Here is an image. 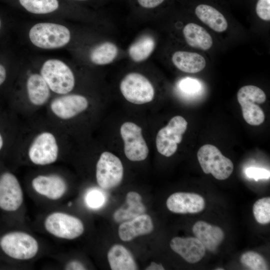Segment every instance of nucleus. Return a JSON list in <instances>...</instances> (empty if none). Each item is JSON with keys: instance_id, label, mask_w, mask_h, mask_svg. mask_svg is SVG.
I'll return each mask as SVG.
<instances>
[{"instance_id": "obj_1", "label": "nucleus", "mask_w": 270, "mask_h": 270, "mask_svg": "<svg viewBox=\"0 0 270 270\" xmlns=\"http://www.w3.org/2000/svg\"><path fill=\"white\" fill-rule=\"evenodd\" d=\"M31 44L43 50L60 49L70 45L74 38L72 30L66 25L51 22L34 24L28 32Z\"/></svg>"}, {"instance_id": "obj_2", "label": "nucleus", "mask_w": 270, "mask_h": 270, "mask_svg": "<svg viewBox=\"0 0 270 270\" xmlns=\"http://www.w3.org/2000/svg\"><path fill=\"white\" fill-rule=\"evenodd\" d=\"M40 74L52 92L66 94L74 88V74L67 62L56 58L44 60L40 68Z\"/></svg>"}, {"instance_id": "obj_3", "label": "nucleus", "mask_w": 270, "mask_h": 270, "mask_svg": "<svg viewBox=\"0 0 270 270\" xmlns=\"http://www.w3.org/2000/svg\"><path fill=\"white\" fill-rule=\"evenodd\" d=\"M120 90L128 102L136 104L150 102L155 94L150 81L137 72H131L124 76L120 84Z\"/></svg>"}, {"instance_id": "obj_4", "label": "nucleus", "mask_w": 270, "mask_h": 270, "mask_svg": "<svg viewBox=\"0 0 270 270\" xmlns=\"http://www.w3.org/2000/svg\"><path fill=\"white\" fill-rule=\"evenodd\" d=\"M197 157L203 172L211 174L218 180L228 178L232 174L234 164L215 146L206 144L198 150Z\"/></svg>"}, {"instance_id": "obj_5", "label": "nucleus", "mask_w": 270, "mask_h": 270, "mask_svg": "<svg viewBox=\"0 0 270 270\" xmlns=\"http://www.w3.org/2000/svg\"><path fill=\"white\" fill-rule=\"evenodd\" d=\"M237 98L242 107L244 120L252 126H258L264 120V114L257 104L264 103L266 95L258 86L248 85L242 87L237 93Z\"/></svg>"}, {"instance_id": "obj_6", "label": "nucleus", "mask_w": 270, "mask_h": 270, "mask_svg": "<svg viewBox=\"0 0 270 270\" xmlns=\"http://www.w3.org/2000/svg\"><path fill=\"white\" fill-rule=\"evenodd\" d=\"M3 252L10 257L19 260L31 259L36 254L38 244L30 235L20 232H9L0 241Z\"/></svg>"}, {"instance_id": "obj_7", "label": "nucleus", "mask_w": 270, "mask_h": 270, "mask_svg": "<svg viewBox=\"0 0 270 270\" xmlns=\"http://www.w3.org/2000/svg\"><path fill=\"white\" fill-rule=\"evenodd\" d=\"M188 126L186 120L182 116H176L170 119L168 124L161 128L156 137L158 151L169 157L173 155L182 138V134Z\"/></svg>"}, {"instance_id": "obj_8", "label": "nucleus", "mask_w": 270, "mask_h": 270, "mask_svg": "<svg viewBox=\"0 0 270 270\" xmlns=\"http://www.w3.org/2000/svg\"><path fill=\"white\" fill-rule=\"evenodd\" d=\"M124 168L118 158L113 154L102 152L96 166V178L99 186L110 190L118 186L122 181Z\"/></svg>"}, {"instance_id": "obj_9", "label": "nucleus", "mask_w": 270, "mask_h": 270, "mask_svg": "<svg viewBox=\"0 0 270 270\" xmlns=\"http://www.w3.org/2000/svg\"><path fill=\"white\" fill-rule=\"evenodd\" d=\"M44 226L52 234L67 240L76 238L84 231L83 223L79 218L60 212L48 215L45 220Z\"/></svg>"}, {"instance_id": "obj_10", "label": "nucleus", "mask_w": 270, "mask_h": 270, "mask_svg": "<svg viewBox=\"0 0 270 270\" xmlns=\"http://www.w3.org/2000/svg\"><path fill=\"white\" fill-rule=\"evenodd\" d=\"M120 132L126 157L134 162L144 160L149 150L142 136V128L134 122H126L122 125Z\"/></svg>"}, {"instance_id": "obj_11", "label": "nucleus", "mask_w": 270, "mask_h": 270, "mask_svg": "<svg viewBox=\"0 0 270 270\" xmlns=\"http://www.w3.org/2000/svg\"><path fill=\"white\" fill-rule=\"evenodd\" d=\"M58 148L54 135L44 132L38 136L30 146L28 156L37 165L51 164L56 160Z\"/></svg>"}, {"instance_id": "obj_12", "label": "nucleus", "mask_w": 270, "mask_h": 270, "mask_svg": "<svg viewBox=\"0 0 270 270\" xmlns=\"http://www.w3.org/2000/svg\"><path fill=\"white\" fill-rule=\"evenodd\" d=\"M120 52L118 45L109 40H102L88 44L84 48V60L96 66L110 64L119 57Z\"/></svg>"}, {"instance_id": "obj_13", "label": "nucleus", "mask_w": 270, "mask_h": 270, "mask_svg": "<svg viewBox=\"0 0 270 270\" xmlns=\"http://www.w3.org/2000/svg\"><path fill=\"white\" fill-rule=\"evenodd\" d=\"M23 202L20 185L14 175L4 172L0 176V208L14 212L18 210Z\"/></svg>"}, {"instance_id": "obj_14", "label": "nucleus", "mask_w": 270, "mask_h": 270, "mask_svg": "<svg viewBox=\"0 0 270 270\" xmlns=\"http://www.w3.org/2000/svg\"><path fill=\"white\" fill-rule=\"evenodd\" d=\"M87 98L80 94H64L51 103L52 112L62 119L72 118L86 110L88 106Z\"/></svg>"}, {"instance_id": "obj_15", "label": "nucleus", "mask_w": 270, "mask_h": 270, "mask_svg": "<svg viewBox=\"0 0 270 270\" xmlns=\"http://www.w3.org/2000/svg\"><path fill=\"white\" fill-rule=\"evenodd\" d=\"M166 206L176 214H196L204 208L205 201L195 193L178 192L170 195L166 200Z\"/></svg>"}, {"instance_id": "obj_16", "label": "nucleus", "mask_w": 270, "mask_h": 270, "mask_svg": "<svg viewBox=\"0 0 270 270\" xmlns=\"http://www.w3.org/2000/svg\"><path fill=\"white\" fill-rule=\"evenodd\" d=\"M172 250L190 264L198 262L204 256L206 248L196 237L174 238L170 242Z\"/></svg>"}, {"instance_id": "obj_17", "label": "nucleus", "mask_w": 270, "mask_h": 270, "mask_svg": "<svg viewBox=\"0 0 270 270\" xmlns=\"http://www.w3.org/2000/svg\"><path fill=\"white\" fill-rule=\"evenodd\" d=\"M156 46L154 36L148 31L144 32L130 44L127 49V56L133 63H143L152 56Z\"/></svg>"}, {"instance_id": "obj_18", "label": "nucleus", "mask_w": 270, "mask_h": 270, "mask_svg": "<svg viewBox=\"0 0 270 270\" xmlns=\"http://www.w3.org/2000/svg\"><path fill=\"white\" fill-rule=\"evenodd\" d=\"M32 184L36 192L52 200L61 198L67 189L64 180L57 175L38 176Z\"/></svg>"}, {"instance_id": "obj_19", "label": "nucleus", "mask_w": 270, "mask_h": 270, "mask_svg": "<svg viewBox=\"0 0 270 270\" xmlns=\"http://www.w3.org/2000/svg\"><path fill=\"white\" fill-rule=\"evenodd\" d=\"M153 229L154 225L150 216L144 214L120 224L118 234L122 240L128 242L138 236L148 234L152 232Z\"/></svg>"}, {"instance_id": "obj_20", "label": "nucleus", "mask_w": 270, "mask_h": 270, "mask_svg": "<svg viewBox=\"0 0 270 270\" xmlns=\"http://www.w3.org/2000/svg\"><path fill=\"white\" fill-rule=\"evenodd\" d=\"M192 230L196 238L202 244L206 249L210 252L216 250L224 237V232L220 227L202 220L196 222Z\"/></svg>"}, {"instance_id": "obj_21", "label": "nucleus", "mask_w": 270, "mask_h": 270, "mask_svg": "<svg viewBox=\"0 0 270 270\" xmlns=\"http://www.w3.org/2000/svg\"><path fill=\"white\" fill-rule=\"evenodd\" d=\"M171 60L178 69L190 74L200 72L206 65L205 58L200 54L183 50L174 52L172 56Z\"/></svg>"}, {"instance_id": "obj_22", "label": "nucleus", "mask_w": 270, "mask_h": 270, "mask_svg": "<svg viewBox=\"0 0 270 270\" xmlns=\"http://www.w3.org/2000/svg\"><path fill=\"white\" fill-rule=\"evenodd\" d=\"M125 204L114 214L113 218L118 222L131 220L144 214L146 208L142 202L141 196L136 192H130L126 196Z\"/></svg>"}, {"instance_id": "obj_23", "label": "nucleus", "mask_w": 270, "mask_h": 270, "mask_svg": "<svg viewBox=\"0 0 270 270\" xmlns=\"http://www.w3.org/2000/svg\"><path fill=\"white\" fill-rule=\"evenodd\" d=\"M26 86L28 99L34 105H42L50 98V90L40 73L30 74Z\"/></svg>"}, {"instance_id": "obj_24", "label": "nucleus", "mask_w": 270, "mask_h": 270, "mask_svg": "<svg viewBox=\"0 0 270 270\" xmlns=\"http://www.w3.org/2000/svg\"><path fill=\"white\" fill-rule=\"evenodd\" d=\"M182 33L186 43L192 48L206 50L212 46L211 36L204 28L196 24H186L183 28Z\"/></svg>"}, {"instance_id": "obj_25", "label": "nucleus", "mask_w": 270, "mask_h": 270, "mask_svg": "<svg viewBox=\"0 0 270 270\" xmlns=\"http://www.w3.org/2000/svg\"><path fill=\"white\" fill-rule=\"evenodd\" d=\"M108 259L112 270H136L138 266L131 252L120 244H114L108 252Z\"/></svg>"}, {"instance_id": "obj_26", "label": "nucleus", "mask_w": 270, "mask_h": 270, "mask_svg": "<svg viewBox=\"0 0 270 270\" xmlns=\"http://www.w3.org/2000/svg\"><path fill=\"white\" fill-rule=\"evenodd\" d=\"M197 17L212 30L222 32L228 28V22L225 17L214 7L204 4L198 6L195 9Z\"/></svg>"}, {"instance_id": "obj_27", "label": "nucleus", "mask_w": 270, "mask_h": 270, "mask_svg": "<svg viewBox=\"0 0 270 270\" xmlns=\"http://www.w3.org/2000/svg\"><path fill=\"white\" fill-rule=\"evenodd\" d=\"M20 4L28 12L34 14H48L59 8L58 0H18Z\"/></svg>"}, {"instance_id": "obj_28", "label": "nucleus", "mask_w": 270, "mask_h": 270, "mask_svg": "<svg viewBox=\"0 0 270 270\" xmlns=\"http://www.w3.org/2000/svg\"><path fill=\"white\" fill-rule=\"evenodd\" d=\"M253 214L257 222L267 224L270 222V198L265 197L258 200L253 206Z\"/></svg>"}, {"instance_id": "obj_29", "label": "nucleus", "mask_w": 270, "mask_h": 270, "mask_svg": "<svg viewBox=\"0 0 270 270\" xmlns=\"http://www.w3.org/2000/svg\"><path fill=\"white\" fill-rule=\"evenodd\" d=\"M240 262L252 270H266L268 269L267 263L259 254L249 251L243 254L240 258Z\"/></svg>"}, {"instance_id": "obj_30", "label": "nucleus", "mask_w": 270, "mask_h": 270, "mask_svg": "<svg viewBox=\"0 0 270 270\" xmlns=\"http://www.w3.org/2000/svg\"><path fill=\"white\" fill-rule=\"evenodd\" d=\"M178 86L181 92L184 94H195L200 90V84L196 79L186 78L182 79L178 82Z\"/></svg>"}, {"instance_id": "obj_31", "label": "nucleus", "mask_w": 270, "mask_h": 270, "mask_svg": "<svg viewBox=\"0 0 270 270\" xmlns=\"http://www.w3.org/2000/svg\"><path fill=\"white\" fill-rule=\"evenodd\" d=\"M14 62L8 52L0 50V86L6 81L9 65Z\"/></svg>"}, {"instance_id": "obj_32", "label": "nucleus", "mask_w": 270, "mask_h": 270, "mask_svg": "<svg viewBox=\"0 0 270 270\" xmlns=\"http://www.w3.org/2000/svg\"><path fill=\"white\" fill-rule=\"evenodd\" d=\"M86 202L90 208H98L104 204L105 196L102 192L98 190H92L86 194Z\"/></svg>"}, {"instance_id": "obj_33", "label": "nucleus", "mask_w": 270, "mask_h": 270, "mask_svg": "<svg viewBox=\"0 0 270 270\" xmlns=\"http://www.w3.org/2000/svg\"><path fill=\"white\" fill-rule=\"evenodd\" d=\"M256 11L258 16L266 21L270 20V0H258Z\"/></svg>"}, {"instance_id": "obj_34", "label": "nucleus", "mask_w": 270, "mask_h": 270, "mask_svg": "<svg viewBox=\"0 0 270 270\" xmlns=\"http://www.w3.org/2000/svg\"><path fill=\"white\" fill-rule=\"evenodd\" d=\"M246 174L248 178L256 181L260 179H269L270 177V171L263 168L250 167L246 170Z\"/></svg>"}, {"instance_id": "obj_35", "label": "nucleus", "mask_w": 270, "mask_h": 270, "mask_svg": "<svg viewBox=\"0 0 270 270\" xmlns=\"http://www.w3.org/2000/svg\"><path fill=\"white\" fill-rule=\"evenodd\" d=\"M165 0H135L136 4L143 10L154 9L162 4Z\"/></svg>"}, {"instance_id": "obj_36", "label": "nucleus", "mask_w": 270, "mask_h": 270, "mask_svg": "<svg viewBox=\"0 0 270 270\" xmlns=\"http://www.w3.org/2000/svg\"><path fill=\"white\" fill-rule=\"evenodd\" d=\"M10 26V22H7L0 16V40L6 36Z\"/></svg>"}, {"instance_id": "obj_37", "label": "nucleus", "mask_w": 270, "mask_h": 270, "mask_svg": "<svg viewBox=\"0 0 270 270\" xmlns=\"http://www.w3.org/2000/svg\"><path fill=\"white\" fill-rule=\"evenodd\" d=\"M65 269L69 270H86V268L79 261L73 260L70 262L66 265Z\"/></svg>"}, {"instance_id": "obj_38", "label": "nucleus", "mask_w": 270, "mask_h": 270, "mask_svg": "<svg viewBox=\"0 0 270 270\" xmlns=\"http://www.w3.org/2000/svg\"><path fill=\"white\" fill-rule=\"evenodd\" d=\"M146 270H164V268L162 264H158L154 262H152Z\"/></svg>"}, {"instance_id": "obj_39", "label": "nucleus", "mask_w": 270, "mask_h": 270, "mask_svg": "<svg viewBox=\"0 0 270 270\" xmlns=\"http://www.w3.org/2000/svg\"><path fill=\"white\" fill-rule=\"evenodd\" d=\"M3 146V140L2 136L0 134V150Z\"/></svg>"}, {"instance_id": "obj_40", "label": "nucleus", "mask_w": 270, "mask_h": 270, "mask_svg": "<svg viewBox=\"0 0 270 270\" xmlns=\"http://www.w3.org/2000/svg\"><path fill=\"white\" fill-rule=\"evenodd\" d=\"M216 270H224V268H216Z\"/></svg>"}, {"instance_id": "obj_41", "label": "nucleus", "mask_w": 270, "mask_h": 270, "mask_svg": "<svg viewBox=\"0 0 270 270\" xmlns=\"http://www.w3.org/2000/svg\"><path fill=\"white\" fill-rule=\"evenodd\" d=\"M77 0V1H86L88 0Z\"/></svg>"}]
</instances>
